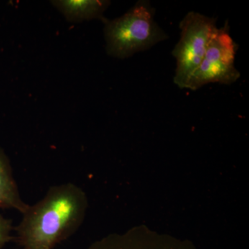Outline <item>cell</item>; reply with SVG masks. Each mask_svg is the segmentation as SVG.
I'll use <instances>...</instances> for the list:
<instances>
[{"instance_id":"obj_1","label":"cell","mask_w":249,"mask_h":249,"mask_svg":"<svg viewBox=\"0 0 249 249\" xmlns=\"http://www.w3.org/2000/svg\"><path fill=\"white\" fill-rule=\"evenodd\" d=\"M88 209L85 192L74 183L50 187L42 199L29 205L17 227L23 249H53L81 227Z\"/></svg>"},{"instance_id":"obj_2","label":"cell","mask_w":249,"mask_h":249,"mask_svg":"<svg viewBox=\"0 0 249 249\" xmlns=\"http://www.w3.org/2000/svg\"><path fill=\"white\" fill-rule=\"evenodd\" d=\"M155 10L147 0L137 1L121 17L104 18V36L108 55L119 59L128 58L168 38L157 24Z\"/></svg>"},{"instance_id":"obj_3","label":"cell","mask_w":249,"mask_h":249,"mask_svg":"<svg viewBox=\"0 0 249 249\" xmlns=\"http://www.w3.org/2000/svg\"><path fill=\"white\" fill-rule=\"evenodd\" d=\"M179 28V40L172 52L177 63L173 81L178 88L186 89L218 28L214 18L195 11L184 16Z\"/></svg>"},{"instance_id":"obj_4","label":"cell","mask_w":249,"mask_h":249,"mask_svg":"<svg viewBox=\"0 0 249 249\" xmlns=\"http://www.w3.org/2000/svg\"><path fill=\"white\" fill-rule=\"evenodd\" d=\"M237 49L238 45L231 36L227 21L214 34L186 89L196 91L210 83L231 85L237 81L241 76L235 67Z\"/></svg>"},{"instance_id":"obj_5","label":"cell","mask_w":249,"mask_h":249,"mask_svg":"<svg viewBox=\"0 0 249 249\" xmlns=\"http://www.w3.org/2000/svg\"><path fill=\"white\" fill-rule=\"evenodd\" d=\"M88 249H197L191 241L152 230L147 226L134 227L95 241Z\"/></svg>"},{"instance_id":"obj_6","label":"cell","mask_w":249,"mask_h":249,"mask_svg":"<svg viewBox=\"0 0 249 249\" xmlns=\"http://www.w3.org/2000/svg\"><path fill=\"white\" fill-rule=\"evenodd\" d=\"M68 22L79 23L92 19L102 21L111 2L106 0H55L51 1Z\"/></svg>"},{"instance_id":"obj_7","label":"cell","mask_w":249,"mask_h":249,"mask_svg":"<svg viewBox=\"0 0 249 249\" xmlns=\"http://www.w3.org/2000/svg\"><path fill=\"white\" fill-rule=\"evenodd\" d=\"M29 205L22 199L11 162L0 147V209H14L22 214Z\"/></svg>"},{"instance_id":"obj_8","label":"cell","mask_w":249,"mask_h":249,"mask_svg":"<svg viewBox=\"0 0 249 249\" xmlns=\"http://www.w3.org/2000/svg\"><path fill=\"white\" fill-rule=\"evenodd\" d=\"M13 230L14 228L11 220L0 213V249L13 240Z\"/></svg>"}]
</instances>
